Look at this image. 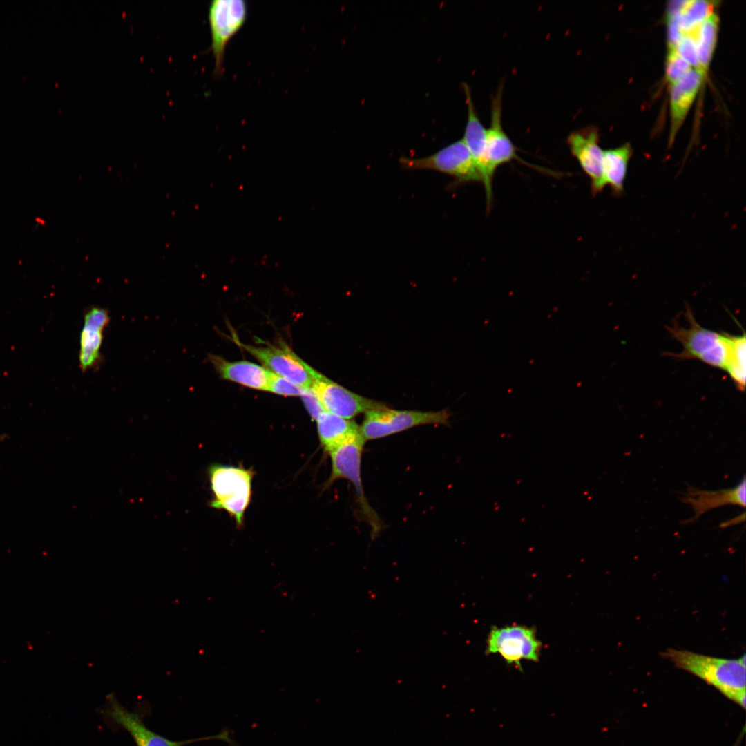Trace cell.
I'll return each instance as SVG.
<instances>
[{"label": "cell", "instance_id": "6da1fadb", "mask_svg": "<svg viewBox=\"0 0 746 746\" xmlns=\"http://www.w3.org/2000/svg\"><path fill=\"white\" fill-rule=\"evenodd\" d=\"M662 655L677 667L699 677L745 707V655L738 660H729L674 649H668Z\"/></svg>", "mask_w": 746, "mask_h": 746}, {"label": "cell", "instance_id": "7a4b0ae2", "mask_svg": "<svg viewBox=\"0 0 746 746\" xmlns=\"http://www.w3.org/2000/svg\"><path fill=\"white\" fill-rule=\"evenodd\" d=\"M209 476L215 497L211 506L225 510L236 519L238 524L241 525L250 501L252 471L234 466L213 465L209 469Z\"/></svg>", "mask_w": 746, "mask_h": 746}, {"label": "cell", "instance_id": "3957f363", "mask_svg": "<svg viewBox=\"0 0 746 746\" xmlns=\"http://www.w3.org/2000/svg\"><path fill=\"white\" fill-rule=\"evenodd\" d=\"M450 414L440 411L399 410L388 408L372 410L365 413L360 425L366 441L378 439L423 425H448Z\"/></svg>", "mask_w": 746, "mask_h": 746}, {"label": "cell", "instance_id": "277c9868", "mask_svg": "<svg viewBox=\"0 0 746 746\" xmlns=\"http://www.w3.org/2000/svg\"><path fill=\"white\" fill-rule=\"evenodd\" d=\"M400 164L408 169L439 171L455 178L458 182H482L481 176L463 139L423 157H401Z\"/></svg>", "mask_w": 746, "mask_h": 746}, {"label": "cell", "instance_id": "5b68a950", "mask_svg": "<svg viewBox=\"0 0 746 746\" xmlns=\"http://www.w3.org/2000/svg\"><path fill=\"white\" fill-rule=\"evenodd\" d=\"M541 650L536 630L525 625L494 626L486 639L487 654H499L508 664L519 669L524 660L539 661Z\"/></svg>", "mask_w": 746, "mask_h": 746}, {"label": "cell", "instance_id": "8992f818", "mask_svg": "<svg viewBox=\"0 0 746 746\" xmlns=\"http://www.w3.org/2000/svg\"><path fill=\"white\" fill-rule=\"evenodd\" d=\"M365 440L361 432L345 442L329 454L332 461V473L329 483L338 479H345L354 485L360 508L372 528V536L381 530V525L377 515L370 506L363 490L361 463Z\"/></svg>", "mask_w": 746, "mask_h": 746}, {"label": "cell", "instance_id": "52a82bcc", "mask_svg": "<svg viewBox=\"0 0 746 746\" xmlns=\"http://www.w3.org/2000/svg\"><path fill=\"white\" fill-rule=\"evenodd\" d=\"M247 14V7L244 0H213L210 3L211 50L215 59L214 73L217 76L223 73L227 45L244 25Z\"/></svg>", "mask_w": 746, "mask_h": 746}, {"label": "cell", "instance_id": "ba28073f", "mask_svg": "<svg viewBox=\"0 0 746 746\" xmlns=\"http://www.w3.org/2000/svg\"><path fill=\"white\" fill-rule=\"evenodd\" d=\"M312 389L327 412L346 419L388 407L385 403L350 391L311 368Z\"/></svg>", "mask_w": 746, "mask_h": 746}, {"label": "cell", "instance_id": "9c48e42d", "mask_svg": "<svg viewBox=\"0 0 746 746\" xmlns=\"http://www.w3.org/2000/svg\"><path fill=\"white\" fill-rule=\"evenodd\" d=\"M107 705L104 709L106 716L114 723L126 730L137 746H184L194 742L204 740H222L233 744L229 738L228 730H224L218 735L201 738L173 741L151 731L142 722L137 713L131 711L123 707L115 696L108 694L106 696Z\"/></svg>", "mask_w": 746, "mask_h": 746}, {"label": "cell", "instance_id": "30bf717a", "mask_svg": "<svg viewBox=\"0 0 746 746\" xmlns=\"http://www.w3.org/2000/svg\"><path fill=\"white\" fill-rule=\"evenodd\" d=\"M235 341L270 372L303 388H312V367L287 346H256L243 344L237 339Z\"/></svg>", "mask_w": 746, "mask_h": 746}, {"label": "cell", "instance_id": "8fae6325", "mask_svg": "<svg viewBox=\"0 0 746 746\" xmlns=\"http://www.w3.org/2000/svg\"><path fill=\"white\" fill-rule=\"evenodd\" d=\"M501 95L500 86L492 101L490 125L486 131V160L488 211L492 199V179L497 169L513 160L518 159L517 149L501 125Z\"/></svg>", "mask_w": 746, "mask_h": 746}, {"label": "cell", "instance_id": "7c38bea8", "mask_svg": "<svg viewBox=\"0 0 746 746\" xmlns=\"http://www.w3.org/2000/svg\"><path fill=\"white\" fill-rule=\"evenodd\" d=\"M567 144L572 155L590 178L593 195L600 193L605 187L602 178L604 151L599 145L597 129L587 127L575 131L568 135Z\"/></svg>", "mask_w": 746, "mask_h": 746}, {"label": "cell", "instance_id": "4fadbf2b", "mask_svg": "<svg viewBox=\"0 0 746 746\" xmlns=\"http://www.w3.org/2000/svg\"><path fill=\"white\" fill-rule=\"evenodd\" d=\"M685 316L689 323L688 328L674 323L667 327L671 336L682 345L683 350L678 354L668 355L680 359H696L702 362L722 341L724 332L718 333L702 327L696 321L688 305Z\"/></svg>", "mask_w": 746, "mask_h": 746}, {"label": "cell", "instance_id": "5bb4252c", "mask_svg": "<svg viewBox=\"0 0 746 746\" xmlns=\"http://www.w3.org/2000/svg\"><path fill=\"white\" fill-rule=\"evenodd\" d=\"M109 321L108 312L104 308L93 306L84 311L79 352V364L83 372L98 367L102 363L103 332Z\"/></svg>", "mask_w": 746, "mask_h": 746}, {"label": "cell", "instance_id": "9a60e30c", "mask_svg": "<svg viewBox=\"0 0 746 746\" xmlns=\"http://www.w3.org/2000/svg\"><path fill=\"white\" fill-rule=\"evenodd\" d=\"M746 480L744 475L741 481L731 488L722 489L719 490H704L689 487L680 498L682 503L689 504L694 512V516L686 521L684 524L693 523L705 513L725 505H737L745 507L746 499Z\"/></svg>", "mask_w": 746, "mask_h": 746}, {"label": "cell", "instance_id": "2e32d148", "mask_svg": "<svg viewBox=\"0 0 746 746\" xmlns=\"http://www.w3.org/2000/svg\"><path fill=\"white\" fill-rule=\"evenodd\" d=\"M704 75L698 70L691 68L670 88V135L669 144H672L676 133L683 123L695 98L701 87Z\"/></svg>", "mask_w": 746, "mask_h": 746}, {"label": "cell", "instance_id": "e0dca14e", "mask_svg": "<svg viewBox=\"0 0 746 746\" xmlns=\"http://www.w3.org/2000/svg\"><path fill=\"white\" fill-rule=\"evenodd\" d=\"M209 359L220 376L252 389L267 391L271 372L256 363L247 361H228L223 358L210 354Z\"/></svg>", "mask_w": 746, "mask_h": 746}, {"label": "cell", "instance_id": "ac0fdd59", "mask_svg": "<svg viewBox=\"0 0 746 746\" xmlns=\"http://www.w3.org/2000/svg\"><path fill=\"white\" fill-rule=\"evenodd\" d=\"M467 104V120L462 138L467 146L482 179L485 191L487 189V171L486 160V131L480 121L474 103L470 89L467 84H463Z\"/></svg>", "mask_w": 746, "mask_h": 746}, {"label": "cell", "instance_id": "d6986e66", "mask_svg": "<svg viewBox=\"0 0 746 746\" xmlns=\"http://www.w3.org/2000/svg\"><path fill=\"white\" fill-rule=\"evenodd\" d=\"M316 421L320 441L327 452L361 433L360 426L355 421L327 411Z\"/></svg>", "mask_w": 746, "mask_h": 746}, {"label": "cell", "instance_id": "ffe728a7", "mask_svg": "<svg viewBox=\"0 0 746 746\" xmlns=\"http://www.w3.org/2000/svg\"><path fill=\"white\" fill-rule=\"evenodd\" d=\"M632 155L630 144L604 151L602 178L604 186H609L613 193L620 195L624 191L629 160Z\"/></svg>", "mask_w": 746, "mask_h": 746}, {"label": "cell", "instance_id": "44dd1931", "mask_svg": "<svg viewBox=\"0 0 746 746\" xmlns=\"http://www.w3.org/2000/svg\"><path fill=\"white\" fill-rule=\"evenodd\" d=\"M719 27V17L711 14L700 26L696 38L699 71L705 76L708 70L716 48Z\"/></svg>", "mask_w": 746, "mask_h": 746}, {"label": "cell", "instance_id": "7402d4cb", "mask_svg": "<svg viewBox=\"0 0 746 746\" xmlns=\"http://www.w3.org/2000/svg\"><path fill=\"white\" fill-rule=\"evenodd\" d=\"M745 333L731 336V353L726 372L740 391L745 387Z\"/></svg>", "mask_w": 746, "mask_h": 746}, {"label": "cell", "instance_id": "603a6c76", "mask_svg": "<svg viewBox=\"0 0 746 746\" xmlns=\"http://www.w3.org/2000/svg\"><path fill=\"white\" fill-rule=\"evenodd\" d=\"M715 3L717 2L713 1H688L679 18V26L682 33L698 28L713 14Z\"/></svg>", "mask_w": 746, "mask_h": 746}, {"label": "cell", "instance_id": "cb8c5ba5", "mask_svg": "<svg viewBox=\"0 0 746 746\" xmlns=\"http://www.w3.org/2000/svg\"><path fill=\"white\" fill-rule=\"evenodd\" d=\"M699 27L688 32L682 33L681 38L676 46V50L680 56L687 61L692 68L698 71L696 38Z\"/></svg>", "mask_w": 746, "mask_h": 746}, {"label": "cell", "instance_id": "d4e9b609", "mask_svg": "<svg viewBox=\"0 0 746 746\" xmlns=\"http://www.w3.org/2000/svg\"><path fill=\"white\" fill-rule=\"evenodd\" d=\"M692 67L678 53L676 48H668L666 60V78L670 86L687 74Z\"/></svg>", "mask_w": 746, "mask_h": 746}, {"label": "cell", "instance_id": "484cf974", "mask_svg": "<svg viewBox=\"0 0 746 746\" xmlns=\"http://www.w3.org/2000/svg\"><path fill=\"white\" fill-rule=\"evenodd\" d=\"M305 388L271 372L267 391L288 396H301Z\"/></svg>", "mask_w": 746, "mask_h": 746}, {"label": "cell", "instance_id": "4316f807", "mask_svg": "<svg viewBox=\"0 0 746 746\" xmlns=\"http://www.w3.org/2000/svg\"><path fill=\"white\" fill-rule=\"evenodd\" d=\"M300 396L312 419L316 420L325 411L312 388H305Z\"/></svg>", "mask_w": 746, "mask_h": 746}, {"label": "cell", "instance_id": "83f0119b", "mask_svg": "<svg viewBox=\"0 0 746 746\" xmlns=\"http://www.w3.org/2000/svg\"><path fill=\"white\" fill-rule=\"evenodd\" d=\"M740 518H741V515H739V516H738V517H737L736 518H735V519H730V521H727V522H725V523L722 524L720 525V526H721V527H724V528H725V527H727V526H729V525H730V524H731V522H733L732 525H734V524H738V523H739V522H740Z\"/></svg>", "mask_w": 746, "mask_h": 746}, {"label": "cell", "instance_id": "f1b7e54d", "mask_svg": "<svg viewBox=\"0 0 746 746\" xmlns=\"http://www.w3.org/2000/svg\"><path fill=\"white\" fill-rule=\"evenodd\" d=\"M6 438V434H1V435H0V441H2V440H3V439H5Z\"/></svg>", "mask_w": 746, "mask_h": 746}]
</instances>
